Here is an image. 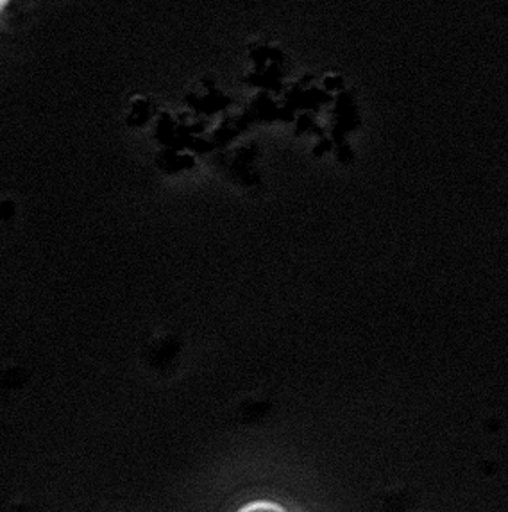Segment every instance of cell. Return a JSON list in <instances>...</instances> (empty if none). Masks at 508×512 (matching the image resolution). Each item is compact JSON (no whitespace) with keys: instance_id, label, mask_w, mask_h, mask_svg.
<instances>
[{"instance_id":"6da1fadb","label":"cell","mask_w":508,"mask_h":512,"mask_svg":"<svg viewBox=\"0 0 508 512\" xmlns=\"http://www.w3.org/2000/svg\"><path fill=\"white\" fill-rule=\"evenodd\" d=\"M242 512H285V511H281L280 507H276V505L258 504V505H251V507H247L246 511H242Z\"/></svg>"}]
</instances>
